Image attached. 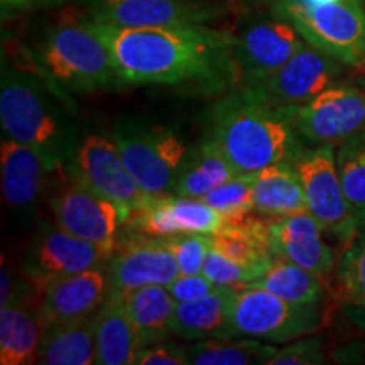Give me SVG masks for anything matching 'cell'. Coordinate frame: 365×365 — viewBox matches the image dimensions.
I'll use <instances>...</instances> for the list:
<instances>
[{"label":"cell","instance_id":"cell-1","mask_svg":"<svg viewBox=\"0 0 365 365\" xmlns=\"http://www.w3.org/2000/svg\"><path fill=\"white\" fill-rule=\"evenodd\" d=\"M127 85L234 78V34L208 26L120 27L90 19Z\"/></svg>","mask_w":365,"mask_h":365},{"label":"cell","instance_id":"cell-2","mask_svg":"<svg viewBox=\"0 0 365 365\" xmlns=\"http://www.w3.org/2000/svg\"><path fill=\"white\" fill-rule=\"evenodd\" d=\"M0 124L9 139L34 148L51 171L66 170L78 148V125L66 91L36 68L17 66L2 54Z\"/></svg>","mask_w":365,"mask_h":365},{"label":"cell","instance_id":"cell-3","mask_svg":"<svg viewBox=\"0 0 365 365\" xmlns=\"http://www.w3.org/2000/svg\"><path fill=\"white\" fill-rule=\"evenodd\" d=\"M212 122V137L237 173L293 164L303 149L293 110L272 103L257 86H242L218 102Z\"/></svg>","mask_w":365,"mask_h":365},{"label":"cell","instance_id":"cell-4","mask_svg":"<svg viewBox=\"0 0 365 365\" xmlns=\"http://www.w3.org/2000/svg\"><path fill=\"white\" fill-rule=\"evenodd\" d=\"M24 51L31 65L66 93H90L124 85L88 17L48 26Z\"/></svg>","mask_w":365,"mask_h":365},{"label":"cell","instance_id":"cell-5","mask_svg":"<svg viewBox=\"0 0 365 365\" xmlns=\"http://www.w3.org/2000/svg\"><path fill=\"white\" fill-rule=\"evenodd\" d=\"M271 11L289 21L314 48L365 70L364 0H271Z\"/></svg>","mask_w":365,"mask_h":365},{"label":"cell","instance_id":"cell-6","mask_svg":"<svg viewBox=\"0 0 365 365\" xmlns=\"http://www.w3.org/2000/svg\"><path fill=\"white\" fill-rule=\"evenodd\" d=\"M112 139L145 195H171L188 156L185 143L175 132L139 120H122L113 127Z\"/></svg>","mask_w":365,"mask_h":365},{"label":"cell","instance_id":"cell-7","mask_svg":"<svg viewBox=\"0 0 365 365\" xmlns=\"http://www.w3.org/2000/svg\"><path fill=\"white\" fill-rule=\"evenodd\" d=\"M318 304H296L257 286L237 289L232 309V336L287 344L323 327Z\"/></svg>","mask_w":365,"mask_h":365},{"label":"cell","instance_id":"cell-8","mask_svg":"<svg viewBox=\"0 0 365 365\" xmlns=\"http://www.w3.org/2000/svg\"><path fill=\"white\" fill-rule=\"evenodd\" d=\"M304 191L307 210L327 234L349 244L357 235L359 217L341 186L331 144L303 148L293 161Z\"/></svg>","mask_w":365,"mask_h":365},{"label":"cell","instance_id":"cell-9","mask_svg":"<svg viewBox=\"0 0 365 365\" xmlns=\"http://www.w3.org/2000/svg\"><path fill=\"white\" fill-rule=\"evenodd\" d=\"M303 44L298 29L276 14L247 21L234 34V80L242 86H261Z\"/></svg>","mask_w":365,"mask_h":365},{"label":"cell","instance_id":"cell-10","mask_svg":"<svg viewBox=\"0 0 365 365\" xmlns=\"http://www.w3.org/2000/svg\"><path fill=\"white\" fill-rule=\"evenodd\" d=\"M66 170L73 180L115 203L124 218V225L132 213L149 200V195L140 190L127 170L113 139H107L102 134H88L80 140Z\"/></svg>","mask_w":365,"mask_h":365},{"label":"cell","instance_id":"cell-11","mask_svg":"<svg viewBox=\"0 0 365 365\" xmlns=\"http://www.w3.org/2000/svg\"><path fill=\"white\" fill-rule=\"evenodd\" d=\"M293 125L312 144H336L365 130V85L341 80L293 110Z\"/></svg>","mask_w":365,"mask_h":365},{"label":"cell","instance_id":"cell-12","mask_svg":"<svg viewBox=\"0 0 365 365\" xmlns=\"http://www.w3.org/2000/svg\"><path fill=\"white\" fill-rule=\"evenodd\" d=\"M110 257L100 245L70 234L58 223H46L31 242L22 267L33 289L41 293L48 282L103 266Z\"/></svg>","mask_w":365,"mask_h":365},{"label":"cell","instance_id":"cell-13","mask_svg":"<svg viewBox=\"0 0 365 365\" xmlns=\"http://www.w3.org/2000/svg\"><path fill=\"white\" fill-rule=\"evenodd\" d=\"M49 207L59 227L113 254L118 230L124 225L115 203L70 178L68 185L51 195Z\"/></svg>","mask_w":365,"mask_h":365},{"label":"cell","instance_id":"cell-14","mask_svg":"<svg viewBox=\"0 0 365 365\" xmlns=\"http://www.w3.org/2000/svg\"><path fill=\"white\" fill-rule=\"evenodd\" d=\"M90 19L120 27L207 26L222 9L200 0H83Z\"/></svg>","mask_w":365,"mask_h":365},{"label":"cell","instance_id":"cell-15","mask_svg":"<svg viewBox=\"0 0 365 365\" xmlns=\"http://www.w3.org/2000/svg\"><path fill=\"white\" fill-rule=\"evenodd\" d=\"M107 274L110 289L129 293L150 284L170 286L181 272L166 237L132 232L118 237L117 247L107 262Z\"/></svg>","mask_w":365,"mask_h":365},{"label":"cell","instance_id":"cell-16","mask_svg":"<svg viewBox=\"0 0 365 365\" xmlns=\"http://www.w3.org/2000/svg\"><path fill=\"white\" fill-rule=\"evenodd\" d=\"M345 66L336 58L304 41L298 51L257 88H261L272 103L296 110L344 80L341 76Z\"/></svg>","mask_w":365,"mask_h":365},{"label":"cell","instance_id":"cell-17","mask_svg":"<svg viewBox=\"0 0 365 365\" xmlns=\"http://www.w3.org/2000/svg\"><path fill=\"white\" fill-rule=\"evenodd\" d=\"M225 218L202 198L188 196H149L130 215L125 227L130 232L149 237H173L180 234L212 235L220 230Z\"/></svg>","mask_w":365,"mask_h":365},{"label":"cell","instance_id":"cell-18","mask_svg":"<svg viewBox=\"0 0 365 365\" xmlns=\"http://www.w3.org/2000/svg\"><path fill=\"white\" fill-rule=\"evenodd\" d=\"M323 232L308 210L272 218L269 250L274 257L298 264L327 281L336 264L331 247L323 239Z\"/></svg>","mask_w":365,"mask_h":365},{"label":"cell","instance_id":"cell-19","mask_svg":"<svg viewBox=\"0 0 365 365\" xmlns=\"http://www.w3.org/2000/svg\"><path fill=\"white\" fill-rule=\"evenodd\" d=\"M108 291L110 284L107 267L103 266L48 282L39 293V308L44 327L48 328L95 314L103 304Z\"/></svg>","mask_w":365,"mask_h":365},{"label":"cell","instance_id":"cell-20","mask_svg":"<svg viewBox=\"0 0 365 365\" xmlns=\"http://www.w3.org/2000/svg\"><path fill=\"white\" fill-rule=\"evenodd\" d=\"M51 168L31 145L4 139L0 145V178L2 195L9 207L16 212H29L44 188L46 176Z\"/></svg>","mask_w":365,"mask_h":365},{"label":"cell","instance_id":"cell-21","mask_svg":"<svg viewBox=\"0 0 365 365\" xmlns=\"http://www.w3.org/2000/svg\"><path fill=\"white\" fill-rule=\"evenodd\" d=\"M44 330L39 304H31L26 291L16 287L12 298L0 307V364L29 365L38 362Z\"/></svg>","mask_w":365,"mask_h":365},{"label":"cell","instance_id":"cell-22","mask_svg":"<svg viewBox=\"0 0 365 365\" xmlns=\"http://www.w3.org/2000/svg\"><path fill=\"white\" fill-rule=\"evenodd\" d=\"M97 364L132 365L140 350L134 319L130 317L127 293L110 289L103 304L95 313Z\"/></svg>","mask_w":365,"mask_h":365},{"label":"cell","instance_id":"cell-23","mask_svg":"<svg viewBox=\"0 0 365 365\" xmlns=\"http://www.w3.org/2000/svg\"><path fill=\"white\" fill-rule=\"evenodd\" d=\"M239 287L217 286L202 298L178 303L173 319V333L181 340L232 336V309Z\"/></svg>","mask_w":365,"mask_h":365},{"label":"cell","instance_id":"cell-24","mask_svg":"<svg viewBox=\"0 0 365 365\" xmlns=\"http://www.w3.org/2000/svg\"><path fill=\"white\" fill-rule=\"evenodd\" d=\"M38 364L91 365L97 364L95 314L48 327L41 340Z\"/></svg>","mask_w":365,"mask_h":365},{"label":"cell","instance_id":"cell-25","mask_svg":"<svg viewBox=\"0 0 365 365\" xmlns=\"http://www.w3.org/2000/svg\"><path fill=\"white\" fill-rule=\"evenodd\" d=\"M304 210L303 185L293 164H274L254 173V213L279 218Z\"/></svg>","mask_w":365,"mask_h":365},{"label":"cell","instance_id":"cell-26","mask_svg":"<svg viewBox=\"0 0 365 365\" xmlns=\"http://www.w3.org/2000/svg\"><path fill=\"white\" fill-rule=\"evenodd\" d=\"M272 218L249 215L225 220L220 230L210 235L212 245L232 261L245 266H266L272 261L269 250V228Z\"/></svg>","mask_w":365,"mask_h":365},{"label":"cell","instance_id":"cell-27","mask_svg":"<svg viewBox=\"0 0 365 365\" xmlns=\"http://www.w3.org/2000/svg\"><path fill=\"white\" fill-rule=\"evenodd\" d=\"M130 317L139 335L140 349L166 341L173 333L176 301L168 286L150 284L127 293Z\"/></svg>","mask_w":365,"mask_h":365},{"label":"cell","instance_id":"cell-28","mask_svg":"<svg viewBox=\"0 0 365 365\" xmlns=\"http://www.w3.org/2000/svg\"><path fill=\"white\" fill-rule=\"evenodd\" d=\"M239 173L228 161L215 139H210L200 148L188 153L180 175H178L173 193L188 198H203L222 182L234 178Z\"/></svg>","mask_w":365,"mask_h":365},{"label":"cell","instance_id":"cell-29","mask_svg":"<svg viewBox=\"0 0 365 365\" xmlns=\"http://www.w3.org/2000/svg\"><path fill=\"white\" fill-rule=\"evenodd\" d=\"M296 304H319L327 294V281L308 269L274 257L254 284Z\"/></svg>","mask_w":365,"mask_h":365},{"label":"cell","instance_id":"cell-30","mask_svg":"<svg viewBox=\"0 0 365 365\" xmlns=\"http://www.w3.org/2000/svg\"><path fill=\"white\" fill-rule=\"evenodd\" d=\"M276 346L262 344L257 339H205L186 345L188 360L193 365H250L267 364Z\"/></svg>","mask_w":365,"mask_h":365},{"label":"cell","instance_id":"cell-31","mask_svg":"<svg viewBox=\"0 0 365 365\" xmlns=\"http://www.w3.org/2000/svg\"><path fill=\"white\" fill-rule=\"evenodd\" d=\"M333 282L341 307H365V230L346 244L333 271Z\"/></svg>","mask_w":365,"mask_h":365},{"label":"cell","instance_id":"cell-32","mask_svg":"<svg viewBox=\"0 0 365 365\" xmlns=\"http://www.w3.org/2000/svg\"><path fill=\"white\" fill-rule=\"evenodd\" d=\"M336 170L346 198L357 213L365 218V130L341 140L335 154Z\"/></svg>","mask_w":365,"mask_h":365},{"label":"cell","instance_id":"cell-33","mask_svg":"<svg viewBox=\"0 0 365 365\" xmlns=\"http://www.w3.org/2000/svg\"><path fill=\"white\" fill-rule=\"evenodd\" d=\"M210 207L220 212L225 220H237L254 212V173H239L205 195Z\"/></svg>","mask_w":365,"mask_h":365},{"label":"cell","instance_id":"cell-34","mask_svg":"<svg viewBox=\"0 0 365 365\" xmlns=\"http://www.w3.org/2000/svg\"><path fill=\"white\" fill-rule=\"evenodd\" d=\"M269 264L266 266H245V264L232 261L230 257H227L225 254H222L212 245L205 257L203 274L217 286L244 287L254 284L266 272Z\"/></svg>","mask_w":365,"mask_h":365},{"label":"cell","instance_id":"cell-35","mask_svg":"<svg viewBox=\"0 0 365 365\" xmlns=\"http://www.w3.org/2000/svg\"><path fill=\"white\" fill-rule=\"evenodd\" d=\"M168 244L176 255L181 274H202L212 239L205 234H180L166 237Z\"/></svg>","mask_w":365,"mask_h":365},{"label":"cell","instance_id":"cell-36","mask_svg":"<svg viewBox=\"0 0 365 365\" xmlns=\"http://www.w3.org/2000/svg\"><path fill=\"white\" fill-rule=\"evenodd\" d=\"M325 362V345L317 336L296 339L293 344L277 349L266 365H317Z\"/></svg>","mask_w":365,"mask_h":365},{"label":"cell","instance_id":"cell-37","mask_svg":"<svg viewBox=\"0 0 365 365\" xmlns=\"http://www.w3.org/2000/svg\"><path fill=\"white\" fill-rule=\"evenodd\" d=\"M137 365H188L186 346L176 344H156L143 346L135 355Z\"/></svg>","mask_w":365,"mask_h":365},{"label":"cell","instance_id":"cell-38","mask_svg":"<svg viewBox=\"0 0 365 365\" xmlns=\"http://www.w3.org/2000/svg\"><path fill=\"white\" fill-rule=\"evenodd\" d=\"M217 284L208 279L205 274H180L175 281L168 286L176 303H186L202 298V296L212 293Z\"/></svg>","mask_w":365,"mask_h":365},{"label":"cell","instance_id":"cell-39","mask_svg":"<svg viewBox=\"0 0 365 365\" xmlns=\"http://www.w3.org/2000/svg\"><path fill=\"white\" fill-rule=\"evenodd\" d=\"M66 0H0V11H2V19H12L22 14L44 11V9H53L61 6Z\"/></svg>","mask_w":365,"mask_h":365},{"label":"cell","instance_id":"cell-40","mask_svg":"<svg viewBox=\"0 0 365 365\" xmlns=\"http://www.w3.org/2000/svg\"><path fill=\"white\" fill-rule=\"evenodd\" d=\"M345 318L357 327L359 330L365 331V307H341Z\"/></svg>","mask_w":365,"mask_h":365},{"label":"cell","instance_id":"cell-41","mask_svg":"<svg viewBox=\"0 0 365 365\" xmlns=\"http://www.w3.org/2000/svg\"><path fill=\"white\" fill-rule=\"evenodd\" d=\"M364 6H365V0H364Z\"/></svg>","mask_w":365,"mask_h":365},{"label":"cell","instance_id":"cell-42","mask_svg":"<svg viewBox=\"0 0 365 365\" xmlns=\"http://www.w3.org/2000/svg\"><path fill=\"white\" fill-rule=\"evenodd\" d=\"M364 220H365V218H364Z\"/></svg>","mask_w":365,"mask_h":365}]
</instances>
